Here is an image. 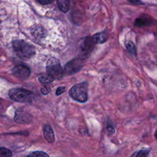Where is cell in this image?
<instances>
[{
	"label": "cell",
	"mask_w": 157,
	"mask_h": 157,
	"mask_svg": "<svg viewBox=\"0 0 157 157\" xmlns=\"http://www.w3.org/2000/svg\"><path fill=\"white\" fill-rule=\"evenodd\" d=\"M12 47L17 56L23 60L31 58L36 53L34 47L23 40H13Z\"/></svg>",
	"instance_id": "1"
},
{
	"label": "cell",
	"mask_w": 157,
	"mask_h": 157,
	"mask_svg": "<svg viewBox=\"0 0 157 157\" xmlns=\"http://www.w3.org/2000/svg\"><path fill=\"white\" fill-rule=\"evenodd\" d=\"M69 96L79 102H85L88 100V83L83 82L74 85L69 91Z\"/></svg>",
	"instance_id": "2"
},
{
	"label": "cell",
	"mask_w": 157,
	"mask_h": 157,
	"mask_svg": "<svg viewBox=\"0 0 157 157\" xmlns=\"http://www.w3.org/2000/svg\"><path fill=\"white\" fill-rule=\"evenodd\" d=\"M9 96L12 100L19 102H31L34 96L31 91L22 88H12L10 90Z\"/></svg>",
	"instance_id": "3"
},
{
	"label": "cell",
	"mask_w": 157,
	"mask_h": 157,
	"mask_svg": "<svg viewBox=\"0 0 157 157\" xmlns=\"http://www.w3.org/2000/svg\"><path fill=\"white\" fill-rule=\"evenodd\" d=\"M47 74L55 79H61L63 77L64 71L61 67L59 61L55 58H50L46 64Z\"/></svg>",
	"instance_id": "4"
},
{
	"label": "cell",
	"mask_w": 157,
	"mask_h": 157,
	"mask_svg": "<svg viewBox=\"0 0 157 157\" xmlns=\"http://www.w3.org/2000/svg\"><path fill=\"white\" fill-rule=\"evenodd\" d=\"M94 44L92 37H85L80 40L78 44V54L81 58L87 56L90 53Z\"/></svg>",
	"instance_id": "5"
},
{
	"label": "cell",
	"mask_w": 157,
	"mask_h": 157,
	"mask_svg": "<svg viewBox=\"0 0 157 157\" xmlns=\"http://www.w3.org/2000/svg\"><path fill=\"white\" fill-rule=\"evenodd\" d=\"M83 65L84 61L83 58H78L74 59L65 65L64 73L67 75H73L78 72Z\"/></svg>",
	"instance_id": "6"
},
{
	"label": "cell",
	"mask_w": 157,
	"mask_h": 157,
	"mask_svg": "<svg viewBox=\"0 0 157 157\" xmlns=\"http://www.w3.org/2000/svg\"><path fill=\"white\" fill-rule=\"evenodd\" d=\"M12 73L17 78L25 80L29 77L31 71L29 68L26 66L18 65L12 69Z\"/></svg>",
	"instance_id": "7"
},
{
	"label": "cell",
	"mask_w": 157,
	"mask_h": 157,
	"mask_svg": "<svg viewBox=\"0 0 157 157\" xmlns=\"http://www.w3.org/2000/svg\"><path fill=\"white\" fill-rule=\"evenodd\" d=\"M44 135L45 138V139L49 142V143H53L55 141V135L53 131V129L52 127L48 124H45L44 127Z\"/></svg>",
	"instance_id": "8"
},
{
	"label": "cell",
	"mask_w": 157,
	"mask_h": 157,
	"mask_svg": "<svg viewBox=\"0 0 157 157\" xmlns=\"http://www.w3.org/2000/svg\"><path fill=\"white\" fill-rule=\"evenodd\" d=\"M152 23L153 20L150 17H147V16H146L137 18L135 21L134 25L137 27H143L149 26Z\"/></svg>",
	"instance_id": "9"
},
{
	"label": "cell",
	"mask_w": 157,
	"mask_h": 157,
	"mask_svg": "<svg viewBox=\"0 0 157 157\" xmlns=\"http://www.w3.org/2000/svg\"><path fill=\"white\" fill-rule=\"evenodd\" d=\"M108 38V36L106 32L102 31L96 33L92 36V39L95 44H102L104 43Z\"/></svg>",
	"instance_id": "10"
},
{
	"label": "cell",
	"mask_w": 157,
	"mask_h": 157,
	"mask_svg": "<svg viewBox=\"0 0 157 157\" xmlns=\"http://www.w3.org/2000/svg\"><path fill=\"white\" fill-rule=\"evenodd\" d=\"M31 34L36 37H42L46 35L45 31L42 28V26L36 25L33 26L31 29Z\"/></svg>",
	"instance_id": "11"
},
{
	"label": "cell",
	"mask_w": 157,
	"mask_h": 157,
	"mask_svg": "<svg viewBox=\"0 0 157 157\" xmlns=\"http://www.w3.org/2000/svg\"><path fill=\"white\" fill-rule=\"evenodd\" d=\"M58 6L61 11L66 13L69 11L70 7L69 0H57Z\"/></svg>",
	"instance_id": "12"
},
{
	"label": "cell",
	"mask_w": 157,
	"mask_h": 157,
	"mask_svg": "<svg viewBox=\"0 0 157 157\" xmlns=\"http://www.w3.org/2000/svg\"><path fill=\"white\" fill-rule=\"evenodd\" d=\"M14 121L18 123H25L29 122L31 121V119L26 115L22 114L21 113H16L14 117Z\"/></svg>",
	"instance_id": "13"
},
{
	"label": "cell",
	"mask_w": 157,
	"mask_h": 157,
	"mask_svg": "<svg viewBox=\"0 0 157 157\" xmlns=\"http://www.w3.org/2000/svg\"><path fill=\"white\" fill-rule=\"evenodd\" d=\"M150 150V148H143L139 151H135L130 156V157H147Z\"/></svg>",
	"instance_id": "14"
},
{
	"label": "cell",
	"mask_w": 157,
	"mask_h": 157,
	"mask_svg": "<svg viewBox=\"0 0 157 157\" xmlns=\"http://www.w3.org/2000/svg\"><path fill=\"white\" fill-rule=\"evenodd\" d=\"M38 79H39V82L41 83H43V84H47V83H51V82H52L55 80L53 77L50 76L47 73L46 74H43L42 75H39Z\"/></svg>",
	"instance_id": "15"
},
{
	"label": "cell",
	"mask_w": 157,
	"mask_h": 157,
	"mask_svg": "<svg viewBox=\"0 0 157 157\" xmlns=\"http://www.w3.org/2000/svg\"><path fill=\"white\" fill-rule=\"evenodd\" d=\"M126 47L128 51L132 55L136 54V48L134 44L132 41H128L126 44Z\"/></svg>",
	"instance_id": "16"
},
{
	"label": "cell",
	"mask_w": 157,
	"mask_h": 157,
	"mask_svg": "<svg viewBox=\"0 0 157 157\" xmlns=\"http://www.w3.org/2000/svg\"><path fill=\"white\" fill-rule=\"evenodd\" d=\"M12 153L10 150L4 147H0V157H11Z\"/></svg>",
	"instance_id": "17"
},
{
	"label": "cell",
	"mask_w": 157,
	"mask_h": 157,
	"mask_svg": "<svg viewBox=\"0 0 157 157\" xmlns=\"http://www.w3.org/2000/svg\"><path fill=\"white\" fill-rule=\"evenodd\" d=\"M27 157H49V156L44 151H34L27 156Z\"/></svg>",
	"instance_id": "18"
},
{
	"label": "cell",
	"mask_w": 157,
	"mask_h": 157,
	"mask_svg": "<svg viewBox=\"0 0 157 157\" xmlns=\"http://www.w3.org/2000/svg\"><path fill=\"white\" fill-rule=\"evenodd\" d=\"M107 131L110 134H112L115 132L114 127L111 122H108L107 124Z\"/></svg>",
	"instance_id": "19"
},
{
	"label": "cell",
	"mask_w": 157,
	"mask_h": 157,
	"mask_svg": "<svg viewBox=\"0 0 157 157\" xmlns=\"http://www.w3.org/2000/svg\"><path fill=\"white\" fill-rule=\"evenodd\" d=\"M66 90V88L64 86H59L57 88L56 91V95L59 96L60 94H61L62 93H63Z\"/></svg>",
	"instance_id": "20"
},
{
	"label": "cell",
	"mask_w": 157,
	"mask_h": 157,
	"mask_svg": "<svg viewBox=\"0 0 157 157\" xmlns=\"http://www.w3.org/2000/svg\"><path fill=\"white\" fill-rule=\"evenodd\" d=\"M41 92L43 94H47L48 93H49L50 92V87L48 86H44L41 88Z\"/></svg>",
	"instance_id": "21"
},
{
	"label": "cell",
	"mask_w": 157,
	"mask_h": 157,
	"mask_svg": "<svg viewBox=\"0 0 157 157\" xmlns=\"http://www.w3.org/2000/svg\"><path fill=\"white\" fill-rule=\"evenodd\" d=\"M36 1L42 5L48 4L52 3L53 1V0H36Z\"/></svg>",
	"instance_id": "22"
},
{
	"label": "cell",
	"mask_w": 157,
	"mask_h": 157,
	"mask_svg": "<svg viewBox=\"0 0 157 157\" xmlns=\"http://www.w3.org/2000/svg\"><path fill=\"white\" fill-rule=\"evenodd\" d=\"M130 2L134 4H141L142 2L140 0H128Z\"/></svg>",
	"instance_id": "23"
},
{
	"label": "cell",
	"mask_w": 157,
	"mask_h": 157,
	"mask_svg": "<svg viewBox=\"0 0 157 157\" xmlns=\"http://www.w3.org/2000/svg\"><path fill=\"white\" fill-rule=\"evenodd\" d=\"M154 136L155 137V139L157 140V129H156L155 132V134H154Z\"/></svg>",
	"instance_id": "24"
}]
</instances>
